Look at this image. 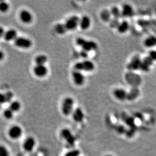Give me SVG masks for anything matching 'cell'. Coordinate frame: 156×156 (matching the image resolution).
Listing matches in <instances>:
<instances>
[{"mask_svg":"<svg viewBox=\"0 0 156 156\" xmlns=\"http://www.w3.org/2000/svg\"><path fill=\"white\" fill-rule=\"evenodd\" d=\"M76 43V45L82 48V50L88 53L95 51L98 48V45L96 42L94 41L87 40L84 38H77Z\"/></svg>","mask_w":156,"mask_h":156,"instance_id":"cell-1","label":"cell"},{"mask_svg":"<svg viewBox=\"0 0 156 156\" xmlns=\"http://www.w3.org/2000/svg\"><path fill=\"white\" fill-rule=\"evenodd\" d=\"M75 70L80 72H91L95 69V65L94 63L88 60H85L83 61L77 62L74 65Z\"/></svg>","mask_w":156,"mask_h":156,"instance_id":"cell-2","label":"cell"},{"mask_svg":"<svg viewBox=\"0 0 156 156\" xmlns=\"http://www.w3.org/2000/svg\"><path fill=\"white\" fill-rule=\"evenodd\" d=\"M74 101L70 97L64 98L61 105V111L65 116H69L73 112Z\"/></svg>","mask_w":156,"mask_h":156,"instance_id":"cell-3","label":"cell"},{"mask_svg":"<svg viewBox=\"0 0 156 156\" xmlns=\"http://www.w3.org/2000/svg\"><path fill=\"white\" fill-rule=\"evenodd\" d=\"M80 18L77 16L74 15L70 17L67 20L64 25L67 31H73L79 26Z\"/></svg>","mask_w":156,"mask_h":156,"instance_id":"cell-4","label":"cell"},{"mask_svg":"<svg viewBox=\"0 0 156 156\" xmlns=\"http://www.w3.org/2000/svg\"><path fill=\"white\" fill-rule=\"evenodd\" d=\"M73 80L76 86H82L85 82V77L81 72L79 71L74 70L72 72Z\"/></svg>","mask_w":156,"mask_h":156,"instance_id":"cell-5","label":"cell"},{"mask_svg":"<svg viewBox=\"0 0 156 156\" xmlns=\"http://www.w3.org/2000/svg\"><path fill=\"white\" fill-rule=\"evenodd\" d=\"M14 42L15 45L20 48H28L32 45L31 40L24 37H17Z\"/></svg>","mask_w":156,"mask_h":156,"instance_id":"cell-6","label":"cell"},{"mask_svg":"<svg viewBox=\"0 0 156 156\" xmlns=\"http://www.w3.org/2000/svg\"><path fill=\"white\" fill-rule=\"evenodd\" d=\"M61 136L66 142L70 145H73L75 142V138L72 134L71 131L68 129L65 128L62 130L60 133Z\"/></svg>","mask_w":156,"mask_h":156,"instance_id":"cell-7","label":"cell"},{"mask_svg":"<svg viewBox=\"0 0 156 156\" xmlns=\"http://www.w3.org/2000/svg\"><path fill=\"white\" fill-rule=\"evenodd\" d=\"M141 64L142 60L141 58L139 57L135 56L131 60L127 67L131 70H138L141 69Z\"/></svg>","mask_w":156,"mask_h":156,"instance_id":"cell-8","label":"cell"},{"mask_svg":"<svg viewBox=\"0 0 156 156\" xmlns=\"http://www.w3.org/2000/svg\"><path fill=\"white\" fill-rule=\"evenodd\" d=\"M48 68L45 65H36L34 68V72L37 76L44 77L48 73Z\"/></svg>","mask_w":156,"mask_h":156,"instance_id":"cell-9","label":"cell"},{"mask_svg":"<svg viewBox=\"0 0 156 156\" xmlns=\"http://www.w3.org/2000/svg\"><path fill=\"white\" fill-rule=\"evenodd\" d=\"M9 136L12 139H17L21 137L22 134V130L19 126H13L9 130Z\"/></svg>","mask_w":156,"mask_h":156,"instance_id":"cell-10","label":"cell"},{"mask_svg":"<svg viewBox=\"0 0 156 156\" xmlns=\"http://www.w3.org/2000/svg\"><path fill=\"white\" fill-rule=\"evenodd\" d=\"M113 95L116 99L122 101L127 98L128 92L123 89L119 88L113 91Z\"/></svg>","mask_w":156,"mask_h":156,"instance_id":"cell-11","label":"cell"},{"mask_svg":"<svg viewBox=\"0 0 156 156\" xmlns=\"http://www.w3.org/2000/svg\"><path fill=\"white\" fill-rule=\"evenodd\" d=\"M20 19L24 23H30L33 20V15L29 11L24 10L19 14Z\"/></svg>","mask_w":156,"mask_h":156,"instance_id":"cell-12","label":"cell"},{"mask_svg":"<svg viewBox=\"0 0 156 156\" xmlns=\"http://www.w3.org/2000/svg\"><path fill=\"white\" fill-rule=\"evenodd\" d=\"M91 24V21L88 16H83L80 18L79 27L82 30H88Z\"/></svg>","mask_w":156,"mask_h":156,"instance_id":"cell-13","label":"cell"},{"mask_svg":"<svg viewBox=\"0 0 156 156\" xmlns=\"http://www.w3.org/2000/svg\"><path fill=\"white\" fill-rule=\"evenodd\" d=\"M121 13L122 16H123L124 17L129 18L132 17L133 15L134 10L131 5L128 4H125L122 6Z\"/></svg>","mask_w":156,"mask_h":156,"instance_id":"cell-14","label":"cell"},{"mask_svg":"<svg viewBox=\"0 0 156 156\" xmlns=\"http://www.w3.org/2000/svg\"><path fill=\"white\" fill-rule=\"evenodd\" d=\"M73 118L76 122H81L84 118V114L83 110L80 108H77L72 113Z\"/></svg>","mask_w":156,"mask_h":156,"instance_id":"cell-15","label":"cell"},{"mask_svg":"<svg viewBox=\"0 0 156 156\" xmlns=\"http://www.w3.org/2000/svg\"><path fill=\"white\" fill-rule=\"evenodd\" d=\"M36 145V141L34 138L29 137L25 139L24 144V149L27 151H33Z\"/></svg>","mask_w":156,"mask_h":156,"instance_id":"cell-16","label":"cell"},{"mask_svg":"<svg viewBox=\"0 0 156 156\" xmlns=\"http://www.w3.org/2000/svg\"><path fill=\"white\" fill-rule=\"evenodd\" d=\"M17 38V32L13 29L8 30L5 32L4 38L6 41H11L15 40Z\"/></svg>","mask_w":156,"mask_h":156,"instance_id":"cell-17","label":"cell"},{"mask_svg":"<svg viewBox=\"0 0 156 156\" xmlns=\"http://www.w3.org/2000/svg\"><path fill=\"white\" fill-rule=\"evenodd\" d=\"M129 28L130 25L129 22L127 21H123L120 23L117 30L120 33L124 34L126 33L129 30Z\"/></svg>","mask_w":156,"mask_h":156,"instance_id":"cell-18","label":"cell"},{"mask_svg":"<svg viewBox=\"0 0 156 156\" xmlns=\"http://www.w3.org/2000/svg\"><path fill=\"white\" fill-rule=\"evenodd\" d=\"M100 18L105 22H109L112 20V14L111 11L108 10L104 9L101 12L100 14Z\"/></svg>","mask_w":156,"mask_h":156,"instance_id":"cell-19","label":"cell"},{"mask_svg":"<svg viewBox=\"0 0 156 156\" xmlns=\"http://www.w3.org/2000/svg\"><path fill=\"white\" fill-rule=\"evenodd\" d=\"M144 45L147 48H153L156 45V37L150 36L146 38L144 42Z\"/></svg>","mask_w":156,"mask_h":156,"instance_id":"cell-20","label":"cell"},{"mask_svg":"<svg viewBox=\"0 0 156 156\" xmlns=\"http://www.w3.org/2000/svg\"><path fill=\"white\" fill-rule=\"evenodd\" d=\"M55 30L56 33L60 35L65 34L67 31L64 24L58 23L55 27Z\"/></svg>","mask_w":156,"mask_h":156,"instance_id":"cell-21","label":"cell"},{"mask_svg":"<svg viewBox=\"0 0 156 156\" xmlns=\"http://www.w3.org/2000/svg\"><path fill=\"white\" fill-rule=\"evenodd\" d=\"M111 14L114 18L119 19L122 16L121 10L118 7L114 6L111 10Z\"/></svg>","mask_w":156,"mask_h":156,"instance_id":"cell-22","label":"cell"},{"mask_svg":"<svg viewBox=\"0 0 156 156\" xmlns=\"http://www.w3.org/2000/svg\"><path fill=\"white\" fill-rule=\"evenodd\" d=\"M47 60V57L44 55H38L35 58V62L37 65H45Z\"/></svg>","mask_w":156,"mask_h":156,"instance_id":"cell-23","label":"cell"},{"mask_svg":"<svg viewBox=\"0 0 156 156\" xmlns=\"http://www.w3.org/2000/svg\"><path fill=\"white\" fill-rule=\"evenodd\" d=\"M10 109L13 112H15L17 111H19L21 109V105L20 103L18 101H13L10 103Z\"/></svg>","mask_w":156,"mask_h":156,"instance_id":"cell-24","label":"cell"},{"mask_svg":"<svg viewBox=\"0 0 156 156\" xmlns=\"http://www.w3.org/2000/svg\"><path fill=\"white\" fill-rule=\"evenodd\" d=\"M3 114L4 117L7 119H11L13 117V112L10 108L5 109Z\"/></svg>","mask_w":156,"mask_h":156,"instance_id":"cell-25","label":"cell"},{"mask_svg":"<svg viewBox=\"0 0 156 156\" xmlns=\"http://www.w3.org/2000/svg\"><path fill=\"white\" fill-rule=\"evenodd\" d=\"M9 6L8 3L4 1L0 2V11L1 12H6L9 9Z\"/></svg>","mask_w":156,"mask_h":156,"instance_id":"cell-26","label":"cell"},{"mask_svg":"<svg viewBox=\"0 0 156 156\" xmlns=\"http://www.w3.org/2000/svg\"><path fill=\"white\" fill-rule=\"evenodd\" d=\"M0 156H9L8 149L3 145H0Z\"/></svg>","mask_w":156,"mask_h":156,"instance_id":"cell-27","label":"cell"},{"mask_svg":"<svg viewBox=\"0 0 156 156\" xmlns=\"http://www.w3.org/2000/svg\"><path fill=\"white\" fill-rule=\"evenodd\" d=\"M153 62H154V61L149 56L146 57L144 58L143 60H142V63L149 67H151L152 65Z\"/></svg>","mask_w":156,"mask_h":156,"instance_id":"cell-28","label":"cell"},{"mask_svg":"<svg viewBox=\"0 0 156 156\" xmlns=\"http://www.w3.org/2000/svg\"><path fill=\"white\" fill-rule=\"evenodd\" d=\"M120 23V22H119V19L113 18L110 21L109 25H110V27L112 28H117V27L119 26Z\"/></svg>","mask_w":156,"mask_h":156,"instance_id":"cell-29","label":"cell"},{"mask_svg":"<svg viewBox=\"0 0 156 156\" xmlns=\"http://www.w3.org/2000/svg\"><path fill=\"white\" fill-rule=\"evenodd\" d=\"M80 154V151L78 150H74L69 151L64 156H79Z\"/></svg>","mask_w":156,"mask_h":156,"instance_id":"cell-30","label":"cell"},{"mask_svg":"<svg viewBox=\"0 0 156 156\" xmlns=\"http://www.w3.org/2000/svg\"><path fill=\"white\" fill-rule=\"evenodd\" d=\"M148 56L153 60V61H156V51L155 50H151L149 53Z\"/></svg>","mask_w":156,"mask_h":156,"instance_id":"cell-31","label":"cell"},{"mask_svg":"<svg viewBox=\"0 0 156 156\" xmlns=\"http://www.w3.org/2000/svg\"><path fill=\"white\" fill-rule=\"evenodd\" d=\"M7 102L11 101L13 98V94L10 92H8L5 94Z\"/></svg>","mask_w":156,"mask_h":156,"instance_id":"cell-32","label":"cell"},{"mask_svg":"<svg viewBox=\"0 0 156 156\" xmlns=\"http://www.w3.org/2000/svg\"><path fill=\"white\" fill-rule=\"evenodd\" d=\"M7 102L6 98L5 97V94L0 93V105Z\"/></svg>","mask_w":156,"mask_h":156,"instance_id":"cell-33","label":"cell"},{"mask_svg":"<svg viewBox=\"0 0 156 156\" xmlns=\"http://www.w3.org/2000/svg\"><path fill=\"white\" fill-rule=\"evenodd\" d=\"M80 55H81V56L82 58H86L88 56V53L82 50L81 51H80Z\"/></svg>","mask_w":156,"mask_h":156,"instance_id":"cell-34","label":"cell"},{"mask_svg":"<svg viewBox=\"0 0 156 156\" xmlns=\"http://www.w3.org/2000/svg\"><path fill=\"white\" fill-rule=\"evenodd\" d=\"M5 32L4 31L3 28L2 27H0V38L4 37Z\"/></svg>","mask_w":156,"mask_h":156,"instance_id":"cell-35","label":"cell"},{"mask_svg":"<svg viewBox=\"0 0 156 156\" xmlns=\"http://www.w3.org/2000/svg\"><path fill=\"white\" fill-rule=\"evenodd\" d=\"M4 58V54L3 52L0 50V61L2 60Z\"/></svg>","mask_w":156,"mask_h":156,"instance_id":"cell-36","label":"cell"},{"mask_svg":"<svg viewBox=\"0 0 156 156\" xmlns=\"http://www.w3.org/2000/svg\"><path fill=\"white\" fill-rule=\"evenodd\" d=\"M112 156V155H110V154H109V155H108V156Z\"/></svg>","mask_w":156,"mask_h":156,"instance_id":"cell-37","label":"cell"},{"mask_svg":"<svg viewBox=\"0 0 156 156\" xmlns=\"http://www.w3.org/2000/svg\"><path fill=\"white\" fill-rule=\"evenodd\" d=\"M0 108H1V106H0Z\"/></svg>","mask_w":156,"mask_h":156,"instance_id":"cell-38","label":"cell"}]
</instances>
